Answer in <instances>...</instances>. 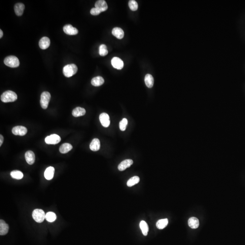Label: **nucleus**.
<instances>
[{
	"mask_svg": "<svg viewBox=\"0 0 245 245\" xmlns=\"http://www.w3.org/2000/svg\"><path fill=\"white\" fill-rule=\"evenodd\" d=\"M105 82L104 78L101 76H98L93 78L91 80V84L94 86H100Z\"/></svg>",
	"mask_w": 245,
	"mask_h": 245,
	"instance_id": "412c9836",
	"label": "nucleus"
},
{
	"mask_svg": "<svg viewBox=\"0 0 245 245\" xmlns=\"http://www.w3.org/2000/svg\"><path fill=\"white\" fill-rule=\"evenodd\" d=\"M140 178L139 177L134 176L130 178L127 182V185L129 187L133 186L140 182Z\"/></svg>",
	"mask_w": 245,
	"mask_h": 245,
	"instance_id": "cd10ccee",
	"label": "nucleus"
},
{
	"mask_svg": "<svg viewBox=\"0 0 245 245\" xmlns=\"http://www.w3.org/2000/svg\"><path fill=\"white\" fill-rule=\"evenodd\" d=\"M12 132L15 135L24 136L27 133V129L24 126H15L12 129Z\"/></svg>",
	"mask_w": 245,
	"mask_h": 245,
	"instance_id": "0eeeda50",
	"label": "nucleus"
},
{
	"mask_svg": "<svg viewBox=\"0 0 245 245\" xmlns=\"http://www.w3.org/2000/svg\"><path fill=\"white\" fill-rule=\"evenodd\" d=\"M56 214L53 212H48L45 215V219L49 222H54L56 219Z\"/></svg>",
	"mask_w": 245,
	"mask_h": 245,
	"instance_id": "c85d7f7f",
	"label": "nucleus"
},
{
	"mask_svg": "<svg viewBox=\"0 0 245 245\" xmlns=\"http://www.w3.org/2000/svg\"><path fill=\"white\" fill-rule=\"evenodd\" d=\"M77 71V67L75 64H69L63 68V74L67 77H71L75 74Z\"/></svg>",
	"mask_w": 245,
	"mask_h": 245,
	"instance_id": "f03ea898",
	"label": "nucleus"
},
{
	"mask_svg": "<svg viewBox=\"0 0 245 245\" xmlns=\"http://www.w3.org/2000/svg\"><path fill=\"white\" fill-rule=\"evenodd\" d=\"M63 31L68 35H76L78 33V30L70 24L65 25L63 27Z\"/></svg>",
	"mask_w": 245,
	"mask_h": 245,
	"instance_id": "1a4fd4ad",
	"label": "nucleus"
},
{
	"mask_svg": "<svg viewBox=\"0 0 245 245\" xmlns=\"http://www.w3.org/2000/svg\"><path fill=\"white\" fill-rule=\"evenodd\" d=\"M133 161L132 159H126L123 160L118 165V170L120 171H124L127 168H129L133 164Z\"/></svg>",
	"mask_w": 245,
	"mask_h": 245,
	"instance_id": "9b49d317",
	"label": "nucleus"
},
{
	"mask_svg": "<svg viewBox=\"0 0 245 245\" xmlns=\"http://www.w3.org/2000/svg\"><path fill=\"white\" fill-rule=\"evenodd\" d=\"M25 159L28 164L32 165L35 163V155L33 152L28 151L25 153Z\"/></svg>",
	"mask_w": 245,
	"mask_h": 245,
	"instance_id": "4468645a",
	"label": "nucleus"
},
{
	"mask_svg": "<svg viewBox=\"0 0 245 245\" xmlns=\"http://www.w3.org/2000/svg\"><path fill=\"white\" fill-rule=\"evenodd\" d=\"M3 32L1 29V30H0V38H2V37H3Z\"/></svg>",
	"mask_w": 245,
	"mask_h": 245,
	"instance_id": "f704fd0d",
	"label": "nucleus"
},
{
	"mask_svg": "<svg viewBox=\"0 0 245 245\" xmlns=\"http://www.w3.org/2000/svg\"><path fill=\"white\" fill-rule=\"evenodd\" d=\"M145 83L147 87L151 88L153 87L154 84V79L150 74H147L145 76Z\"/></svg>",
	"mask_w": 245,
	"mask_h": 245,
	"instance_id": "4be33fe9",
	"label": "nucleus"
},
{
	"mask_svg": "<svg viewBox=\"0 0 245 245\" xmlns=\"http://www.w3.org/2000/svg\"><path fill=\"white\" fill-rule=\"evenodd\" d=\"M100 120L102 126L104 127L107 128L110 125V116L107 114L105 113H103L100 115Z\"/></svg>",
	"mask_w": 245,
	"mask_h": 245,
	"instance_id": "6e6552de",
	"label": "nucleus"
},
{
	"mask_svg": "<svg viewBox=\"0 0 245 245\" xmlns=\"http://www.w3.org/2000/svg\"><path fill=\"white\" fill-rule=\"evenodd\" d=\"M129 6L130 9L133 11H135L138 8V4L135 0H130L129 1Z\"/></svg>",
	"mask_w": 245,
	"mask_h": 245,
	"instance_id": "7c9ffc66",
	"label": "nucleus"
},
{
	"mask_svg": "<svg viewBox=\"0 0 245 245\" xmlns=\"http://www.w3.org/2000/svg\"><path fill=\"white\" fill-rule=\"evenodd\" d=\"M17 99L16 93L11 90H7L4 92L1 96V100L4 103L15 101Z\"/></svg>",
	"mask_w": 245,
	"mask_h": 245,
	"instance_id": "f257e3e1",
	"label": "nucleus"
},
{
	"mask_svg": "<svg viewBox=\"0 0 245 245\" xmlns=\"http://www.w3.org/2000/svg\"><path fill=\"white\" fill-rule=\"evenodd\" d=\"M11 176L15 179L20 180L23 177V174L22 172L18 170H14L11 173Z\"/></svg>",
	"mask_w": 245,
	"mask_h": 245,
	"instance_id": "bb28decb",
	"label": "nucleus"
},
{
	"mask_svg": "<svg viewBox=\"0 0 245 245\" xmlns=\"http://www.w3.org/2000/svg\"><path fill=\"white\" fill-rule=\"evenodd\" d=\"M85 113H86V111H85V109L80 107L74 109L72 113L73 116L75 117H78L84 115Z\"/></svg>",
	"mask_w": 245,
	"mask_h": 245,
	"instance_id": "aec40b11",
	"label": "nucleus"
},
{
	"mask_svg": "<svg viewBox=\"0 0 245 245\" xmlns=\"http://www.w3.org/2000/svg\"><path fill=\"white\" fill-rule=\"evenodd\" d=\"M51 95L49 92L45 91L41 95L40 104L41 106L43 109H46L48 106Z\"/></svg>",
	"mask_w": 245,
	"mask_h": 245,
	"instance_id": "39448f33",
	"label": "nucleus"
},
{
	"mask_svg": "<svg viewBox=\"0 0 245 245\" xmlns=\"http://www.w3.org/2000/svg\"><path fill=\"white\" fill-rule=\"evenodd\" d=\"M61 141V137L56 134L47 136L45 139V142L47 144H56L60 143Z\"/></svg>",
	"mask_w": 245,
	"mask_h": 245,
	"instance_id": "423d86ee",
	"label": "nucleus"
},
{
	"mask_svg": "<svg viewBox=\"0 0 245 245\" xmlns=\"http://www.w3.org/2000/svg\"><path fill=\"white\" fill-rule=\"evenodd\" d=\"M4 64L7 67L11 68H16L20 65L19 59L16 56L11 55L6 57L5 59Z\"/></svg>",
	"mask_w": 245,
	"mask_h": 245,
	"instance_id": "7ed1b4c3",
	"label": "nucleus"
},
{
	"mask_svg": "<svg viewBox=\"0 0 245 245\" xmlns=\"http://www.w3.org/2000/svg\"><path fill=\"white\" fill-rule=\"evenodd\" d=\"M168 222H169V221L167 218L159 220L157 222V227L159 229H163L167 226Z\"/></svg>",
	"mask_w": 245,
	"mask_h": 245,
	"instance_id": "a878e982",
	"label": "nucleus"
},
{
	"mask_svg": "<svg viewBox=\"0 0 245 245\" xmlns=\"http://www.w3.org/2000/svg\"><path fill=\"white\" fill-rule=\"evenodd\" d=\"M50 43V40L48 37H43L40 40L39 45L41 49H45L49 47Z\"/></svg>",
	"mask_w": 245,
	"mask_h": 245,
	"instance_id": "ddd939ff",
	"label": "nucleus"
},
{
	"mask_svg": "<svg viewBox=\"0 0 245 245\" xmlns=\"http://www.w3.org/2000/svg\"><path fill=\"white\" fill-rule=\"evenodd\" d=\"M45 214L42 209H37L34 210L32 213V217L36 222L41 223L45 218Z\"/></svg>",
	"mask_w": 245,
	"mask_h": 245,
	"instance_id": "20e7f679",
	"label": "nucleus"
},
{
	"mask_svg": "<svg viewBox=\"0 0 245 245\" xmlns=\"http://www.w3.org/2000/svg\"><path fill=\"white\" fill-rule=\"evenodd\" d=\"M113 35L118 39H121L124 37V32L121 28L115 27L113 29L112 32Z\"/></svg>",
	"mask_w": 245,
	"mask_h": 245,
	"instance_id": "a211bd4d",
	"label": "nucleus"
},
{
	"mask_svg": "<svg viewBox=\"0 0 245 245\" xmlns=\"http://www.w3.org/2000/svg\"><path fill=\"white\" fill-rule=\"evenodd\" d=\"M90 14L92 15H97L101 13V11L96 8H93L90 10Z\"/></svg>",
	"mask_w": 245,
	"mask_h": 245,
	"instance_id": "473e14b6",
	"label": "nucleus"
},
{
	"mask_svg": "<svg viewBox=\"0 0 245 245\" xmlns=\"http://www.w3.org/2000/svg\"><path fill=\"white\" fill-rule=\"evenodd\" d=\"M89 148H90V149L93 151H97L99 150L101 148V143H100L99 139H96V138L93 139L91 143H90Z\"/></svg>",
	"mask_w": 245,
	"mask_h": 245,
	"instance_id": "f3484780",
	"label": "nucleus"
},
{
	"mask_svg": "<svg viewBox=\"0 0 245 245\" xmlns=\"http://www.w3.org/2000/svg\"><path fill=\"white\" fill-rule=\"evenodd\" d=\"M73 147L71 144L65 143L61 145L59 148V150L61 153H67Z\"/></svg>",
	"mask_w": 245,
	"mask_h": 245,
	"instance_id": "5701e85b",
	"label": "nucleus"
},
{
	"mask_svg": "<svg viewBox=\"0 0 245 245\" xmlns=\"http://www.w3.org/2000/svg\"><path fill=\"white\" fill-rule=\"evenodd\" d=\"M108 54V50L106 45L102 44L99 48V54L102 56H105Z\"/></svg>",
	"mask_w": 245,
	"mask_h": 245,
	"instance_id": "c756f323",
	"label": "nucleus"
},
{
	"mask_svg": "<svg viewBox=\"0 0 245 245\" xmlns=\"http://www.w3.org/2000/svg\"><path fill=\"white\" fill-rule=\"evenodd\" d=\"M8 225L6 223L5 221L3 220H0V235L4 236L6 235L9 231Z\"/></svg>",
	"mask_w": 245,
	"mask_h": 245,
	"instance_id": "2eb2a0df",
	"label": "nucleus"
},
{
	"mask_svg": "<svg viewBox=\"0 0 245 245\" xmlns=\"http://www.w3.org/2000/svg\"><path fill=\"white\" fill-rule=\"evenodd\" d=\"M0 138H1V139H0V146H1L2 145V144L4 141L3 137L2 135H0Z\"/></svg>",
	"mask_w": 245,
	"mask_h": 245,
	"instance_id": "72a5a7b5",
	"label": "nucleus"
},
{
	"mask_svg": "<svg viewBox=\"0 0 245 245\" xmlns=\"http://www.w3.org/2000/svg\"><path fill=\"white\" fill-rule=\"evenodd\" d=\"M127 124H128V120L127 118H124L119 123V129L121 131H125L127 127Z\"/></svg>",
	"mask_w": 245,
	"mask_h": 245,
	"instance_id": "2f4dec72",
	"label": "nucleus"
},
{
	"mask_svg": "<svg viewBox=\"0 0 245 245\" xmlns=\"http://www.w3.org/2000/svg\"><path fill=\"white\" fill-rule=\"evenodd\" d=\"M95 7L99 10L101 12L105 11L108 9L107 4L104 0L97 1L95 3Z\"/></svg>",
	"mask_w": 245,
	"mask_h": 245,
	"instance_id": "f8f14e48",
	"label": "nucleus"
},
{
	"mask_svg": "<svg viewBox=\"0 0 245 245\" xmlns=\"http://www.w3.org/2000/svg\"><path fill=\"white\" fill-rule=\"evenodd\" d=\"M188 224L191 228L192 229H196L199 226V220L197 218L195 217H191L188 221Z\"/></svg>",
	"mask_w": 245,
	"mask_h": 245,
	"instance_id": "b1692460",
	"label": "nucleus"
},
{
	"mask_svg": "<svg viewBox=\"0 0 245 245\" xmlns=\"http://www.w3.org/2000/svg\"><path fill=\"white\" fill-rule=\"evenodd\" d=\"M54 167H49L45 170L44 173V176L45 179L48 180H50L54 177Z\"/></svg>",
	"mask_w": 245,
	"mask_h": 245,
	"instance_id": "6ab92c4d",
	"label": "nucleus"
},
{
	"mask_svg": "<svg viewBox=\"0 0 245 245\" xmlns=\"http://www.w3.org/2000/svg\"><path fill=\"white\" fill-rule=\"evenodd\" d=\"M111 64L113 67L118 70H121L123 67V62L120 58L114 57L112 59Z\"/></svg>",
	"mask_w": 245,
	"mask_h": 245,
	"instance_id": "9d476101",
	"label": "nucleus"
},
{
	"mask_svg": "<svg viewBox=\"0 0 245 245\" xmlns=\"http://www.w3.org/2000/svg\"><path fill=\"white\" fill-rule=\"evenodd\" d=\"M25 9V5L22 3H18L15 5L14 11L17 16H21Z\"/></svg>",
	"mask_w": 245,
	"mask_h": 245,
	"instance_id": "dca6fc26",
	"label": "nucleus"
},
{
	"mask_svg": "<svg viewBox=\"0 0 245 245\" xmlns=\"http://www.w3.org/2000/svg\"><path fill=\"white\" fill-rule=\"evenodd\" d=\"M140 226L141 230L142 231L143 235L144 236H146L148 235V230H149L148 225L147 224V223L145 221H142L140 223Z\"/></svg>",
	"mask_w": 245,
	"mask_h": 245,
	"instance_id": "393cba45",
	"label": "nucleus"
}]
</instances>
